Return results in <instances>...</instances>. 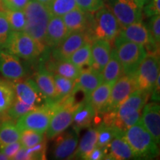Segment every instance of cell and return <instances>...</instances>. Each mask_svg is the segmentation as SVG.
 I'll return each instance as SVG.
<instances>
[{"label":"cell","instance_id":"obj_1","mask_svg":"<svg viewBox=\"0 0 160 160\" xmlns=\"http://www.w3.org/2000/svg\"><path fill=\"white\" fill-rule=\"evenodd\" d=\"M147 92L137 89L115 111L105 113L103 122L124 133L139 121L142 111L149 97Z\"/></svg>","mask_w":160,"mask_h":160},{"label":"cell","instance_id":"obj_2","mask_svg":"<svg viewBox=\"0 0 160 160\" xmlns=\"http://www.w3.org/2000/svg\"><path fill=\"white\" fill-rule=\"evenodd\" d=\"M23 11L26 19L24 31L45 49L46 30L52 16L47 5L37 0H30Z\"/></svg>","mask_w":160,"mask_h":160},{"label":"cell","instance_id":"obj_3","mask_svg":"<svg viewBox=\"0 0 160 160\" xmlns=\"http://www.w3.org/2000/svg\"><path fill=\"white\" fill-rule=\"evenodd\" d=\"M123 137L131 148L136 159H152L159 154L157 142L140 119L124 132Z\"/></svg>","mask_w":160,"mask_h":160},{"label":"cell","instance_id":"obj_4","mask_svg":"<svg viewBox=\"0 0 160 160\" xmlns=\"http://www.w3.org/2000/svg\"><path fill=\"white\" fill-rule=\"evenodd\" d=\"M114 43L116 53L122 66L124 74L133 75L148 54L145 48L119 36L115 38Z\"/></svg>","mask_w":160,"mask_h":160},{"label":"cell","instance_id":"obj_5","mask_svg":"<svg viewBox=\"0 0 160 160\" xmlns=\"http://www.w3.org/2000/svg\"><path fill=\"white\" fill-rule=\"evenodd\" d=\"M80 104L76 102L72 94L57 104L46 131L49 139L55 138L71 125L75 112Z\"/></svg>","mask_w":160,"mask_h":160},{"label":"cell","instance_id":"obj_6","mask_svg":"<svg viewBox=\"0 0 160 160\" xmlns=\"http://www.w3.org/2000/svg\"><path fill=\"white\" fill-rule=\"evenodd\" d=\"M5 50L16 57L32 61L39 57L45 48L25 31H12Z\"/></svg>","mask_w":160,"mask_h":160},{"label":"cell","instance_id":"obj_7","mask_svg":"<svg viewBox=\"0 0 160 160\" xmlns=\"http://www.w3.org/2000/svg\"><path fill=\"white\" fill-rule=\"evenodd\" d=\"M56 105L57 104H47L39 106L19 117L16 125L21 132L32 130L44 133L47 131Z\"/></svg>","mask_w":160,"mask_h":160},{"label":"cell","instance_id":"obj_8","mask_svg":"<svg viewBox=\"0 0 160 160\" xmlns=\"http://www.w3.org/2000/svg\"><path fill=\"white\" fill-rule=\"evenodd\" d=\"M96 12L91 37L95 40L105 39L109 42L114 40L121 28L114 15L104 5Z\"/></svg>","mask_w":160,"mask_h":160},{"label":"cell","instance_id":"obj_9","mask_svg":"<svg viewBox=\"0 0 160 160\" xmlns=\"http://www.w3.org/2000/svg\"><path fill=\"white\" fill-rule=\"evenodd\" d=\"M159 76V57L148 53L133 74L137 89L147 92L151 95Z\"/></svg>","mask_w":160,"mask_h":160},{"label":"cell","instance_id":"obj_10","mask_svg":"<svg viewBox=\"0 0 160 160\" xmlns=\"http://www.w3.org/2000/svg\"><path fill=\"white\" fill-rule=\"evenodd\" d=\"M107 8L114 15L121 28L142 21V8L134 0H109Z\"/></svg>","mask_w":160,"mask_h":160},{"label":"cell","instance_id":"obj_11","mask_svg":"<svg viewBox=\"0 0 160 160\" xmlns=\"http://www.w3.org/2000/svg\"><path fill=\"white\" fill-rule=\"evenodd\" d=\"M118 36L124 39L128 40L145 48L147 53L157 55L159 47L152 38L151 33L142 22H135L120 28Z\"/></svg>","mask_w":160,"mask_h":160},{"label":"cell","instance_id":"obj_12","mask_svg":"<svg viewBox=\"0 0 160 160\" xmlns=\"http://www.w3.org/2000/svg\"><path fill=\"white\" fill-rule=\"evenodd\" d=\"M137 89L133 75L124 74L112 85L109 100L105 113L115 111L124 100Z\"/></svg>","mask_w":160,"mask_h":160},{"label":"cell","instance_id":"obj_13","mask_svg":"<svg viewBox=\"0 0 160 160\" xmlns=\"http://www.w3.org/2000/svg\"><path fill=\"white\" fill-rule=\"evenodd\" d=\"M14 89L16 99L28 105L42 106L49 104L44 97L34 79H28L25 81L17 80L12 84Z\"/></svg>","mask_w":160,"mask_h":160},{"label":"cell","instance_id":"obj_14","mask_svg":"<svg viewBox=\"0 0 160 160\" xmlns=\"http://www.w3.org/2000/svg\"><path fill=\"white\" fill-rule=\"evenodd\" d=\"M87 42H91L87 33L82 31L71 32L61 43L53 48V57L59 60H68L71 56Z\"/></svg>","mask_w":160,"mask_h":160},{"label":"cell","instance_id":"obj_15","mask_svg":"<svg viewBox=\"0 0 160 160\" xmlns=\"http://www.w3.org/2000/svg\"><path fill=\"white\" fill-rule=\"evenodd\" d=\"M62 18L68 33L77 31L85 32L91 39L93 25V18L91 13L85 12L77 8L65 13Z\"/></svg>","mask_w":160,"mask_h":160},{"label":"cell","instance_id":"obj_16","mask_svg":"<svg viewBox=\"0 0 160 160\" xmlns=\"http://www.w3.org/2000/svg\"><path fill=\"white\" fill-rule=\"evenodd\" d=\"M53 147V156L57 159H68L73 157L79 143L78 133L74 128L63 131L57 135Z\"/></svg>","mask_w":160,"mask_h":160},{"label":"cell","instance_id":"obj_17","mask_svg":"<svg viewBox=\"0 0 160 160\" xmlns=\"http://www.w3.org/2000/svg\"><path fill=\"white\" fill-rule=\"evenodd\" d=\"M0 73L7 79L17 81L25 76V70L19 58L0 48Z\"/></svg>","mask_w":160,"mask_h":160},{"label":"cell","instance_id":"obj_18","mask_svg":"<svg viewBox=\"0 0 160 160\" xmlns=\"http://www.w3.org/2000/svg\"><path fill=\"white\" fill-rule=\"evenodd\" d=\"M140 122L159 145L160 142V107L157 102L144 106Z\"/></svg>","mask_w":160,"mask_h":160},{"label":"cell","instance_id":"obj_19","mask_svg":"<svg viewBox=\"0 0 160 160\" xmlns=\"http://www.w3.org/2000/svg\"><path fill=\"white\" fill-rule=\"evenodd\" d=\"M103 82L101 73L91 68L85 70H82L79 77L75 80L74 88L72 94L78 91L82 92L85 95V99L88 96L97 88L98 86Z\"/></svg>","mask_w":160,"mask_h":160},{"label":"cell","instance_id":"obj_20","mask_svg":"<svg viewBox=\"0 0 160 160\" xmlns=\"http://www.w3.org/2000/svg\"><path fill=\"white\" fill-rule=\"evenodd\" d=\"M68 33L62 17L52 15L46 30L45 46L52 48L57 47Z\"/></svg>","mask_w":160,"mask_h":160},{"label":"cell","instance_id":"obj_21","mask_svg":"<svg viewBox=\"0 0 160 160\" xmlns=\"http://www.w3.org/2000/svg\"><path fill=\"white\" fill-rule=\"evenodd\" d=\"M92 69L101 73L110 59L111 45L109 41L105 39H96L91 45Z\"/></svg>","mask_w":160,"mask_h":160},{"label":"cell","instance_id":"obj_22","mask_svg":"<svg viewBox=\"0 0 160 160\" xmlns=\"http://www.w3.org/2000/svg\"><path fill=\"white\" fill-rule=\"evenodd\" d=\"M34 81L48 102L49 104L59 103L53 73L45 68H40L36 73Z\"/></svg>","mask_w":160,"mask_h":160},{"label":"cell","instance_id":"obj_23","mask_svg":"<svg viewBox=\"0 0 160 160\" xmlns=\"http://www.w3.org/2000/svg\"><path fill=\"white\" fill-rule=\"evenodd\" d=\"M108 153H106L105 159L126 160L136 159L134 153L132 151L127 141L123 136L116 137L107 146Z\"/></svg>","mask_w":160,"mask_h":160},{"label":"cell","instance_id":"obj_24","mask_svg":"<svg viewBox=\"0 0 160 160\" xmlns=\"http://www.w3.org/2000/svg\"><path fill=\"white\" fill-rule=\"evenodd\" d=\"M45 68L47 71L53 74H57L73 80H76L79 77L82 70L73 65L69 60L56 59L48 62Z\"/></svg>","mask_w":160,"mask_h":160},{"label":"cell","instance_id":"obj_25","mask_svg":"<svg viewBox=\"0 0 160 160\" xmlns=\"http://www.w3.org/2000/svg\"><path fill=\"white\" fill-rule=\"evenodd\" d=\"M111 84L102 82L85 99V101L93 108L97 113H105L106 105L111 94Z\"/></svg>","mask_w":160,"mask_h":160},{"label":"cell","instance_id":"obj_26","mask_svg":"<svg viewBox=\"0 0 160 160\" xmlns=\"http://www.w3.org/2000/svg\"><path fill=\"white\" fill-rule=\"evenodd\" d=\"M97 112L88 102L85 101V102L81 103L73 117V128L79 133L81 129L90 128L93 124Z\"/></svg>","mask_w":160,"mask_h":160},{"label":"cell","instance_id":"obj_27","mask_svg":"<svg viewBox=\"0 0 160 160\" xmlns=\"http://www.w3.org/2000/svg\"><path fill=\"white\" fill-rule=\"evenodd\" d=\"M103 82L113 85L117 80L124 75V71L122 64L118 59L115 49L111 50V57L101 72Z\"/></svg>","mask_w":160,"mask_h":160},{"label":"cell","instance_id":"obj_28","mask_svg":"<svg viewBox=\"0 0 160 160\" xmlns=\"http://www.w3.org/2000/svg\"><path fill=\"white\" fill-rule=\"evenodd\" d=\"M97 144V129L90 128L82 137L73 157L86 159Z\"/></svg>","mask_w":160,"mask_h":160},{"label":"cell","instance_id":"obj_29","mask_svg":"<svg viewBox=\"0 0 160 160\" xmlns=\"http://www.w3.org/2000/svg\"><path fill=\"white\" fill-rule=\"evenodd\" d=\"M21 131L13 120L7 119L0 123V148L19 141Z\"/></svg>","mask_w":160,"mask_h":160},{"label":"cell","instance_id":"obj_30","mask_svg":"<svg viewBox=\"0 0 160 160\" xmlns=\"http://www.w3.org/2000/svg\"><path fill=\"white\" fill-rule=\"evenodd\" d=\"M97 144L99 148H105L111 143L116 137L123 136L124 133L119 131L113 126L102 122L97 128Z\"/></svg>","mask_w":160,"mask_h":160},{"label":"cell","instance_id":"obj_31","mask_svg":"<svg viewBox=\"0 0 160 160\" xmlns=\"http://www.w3.org/2000/svg\"><path fill=\"white\" fill-rule=\"evenodd\" d=\"M91 42H87L82 46L77 49L69 58V61L77 66L79 68L83 69L85 66L91 68Z\"/></svg>","mask_w":160,"mask_h":160},{"label":"cell","instance_id":"obj_32","mask_svg":"<svg viewBox=\"0 0 160 160\" xmlns=\"http://www.w3.org/2000/svg\"><path fill=\"white\" fill-rule=\"evenodd\" d=\"M53 80H54L56 91L57 93L58 101L60 102L72 94L75 86V80L57 74H53Z\"/></svg>","mask_w":160,"mask_h":160},{"label":"cell","instance_id":"obj_33","mask_svg":"<svg viewBox=\"0 0 160 160\" xmlns=\"http://www.w3.org/2000/svg\"><path fill=\"white\" fill-rule=\"evenodd\" d=\"M47 7L53 16L62 17L69 11L77 8V5L75 0H51Z\"/></svg>","mask_w":160,"mask_h":160},{"label":"cell","instance_id":"obj_34","mask_svg":"<svg viewBox=\"0 0 160 160\" xmlns=\"http://www.w3.org/2000/svg\"><path fill=\"white\" fill-rule=\"evenodd\" d=\"M3 11L5 12L12 31H24L26 19L23 10L13 11V10L4 9Z\"/></svg>","mask_w":160,"mask_h":160},{"label":"cell","instance_id":"obj_35","mask_svg":"<svg viewBox=\"0 0 160 160\" xmlns=\"http://www.w3.org/2000/svg\"><path fill=\"white\" fill-rule=\"evenodd\" d=\"M16 99L12 84L0 81V110L6 111Z\"/></svg>","mask_w":160,"mask_h":160},{"label":"cell","instance_id":"obj_36","mask_svg":"<svg viewBox=\"0 0 160 160\" xmlns=\"http://www.w3.org/2000/svg\"><path fill=\"white\" fill-rule=\"evenodd\" d=\"M38 107H39V106L28 105V104L24 103L19 99H15L12 105L9 107V108L6 111V113H7L9 119L17 120L22 116L27 113L28 112L32 111V110L37 108Z\"/></svg>","mask_w":160,"mask_h":160},{"label":"cell","instance_id":"obj_37","mask_svg":"<svg viewBox=\"0 0 160 160\" xmlns=\"http://www.w3.org/2000/svg\"><path fill=\"white\" fill-rule=\"evenodd\" d=\"M44 140L42 133L32 131V130H25L21 132L19 142L24 148H31L37 144L42 142Z\"/></svg>","mask_w":160,"mask_h":160},{"label":"cell","instance_id":"obj_38","mask_svg":"<svg viewBox=\"0 0 160 160\" xmlns=\"http://www.w3.org/2000/svg\"><path fill=\"white\" fill-rule=\"evenodd\" d=\"M12 33L11 26L4 11H0V48L5 49Z\"/></svg>","mask_w":160,"mask_h":160},{"label":"cell","instance_id":"obj_39","mask_svg":"<svg viewBox=\"0 0 160 160\" xmlns=\"http://www.w3.org/2000/svg\"><path fill=\"white\" fill-rule=\"evenodd\" d=\"M45 141L42 142L31 148H25L26 160L31 159H44L45 158Z\"/></svg>","mask_w":160,"mask_h":160},{"label":"cell","instance_id":"obj_40","mask_svg":"<svg viewBox=\"0 0 160 160\" xmlns=\"http://www.w3.org/2000/svg\"><path fill=\"white\" fill-rule=\"evenodd\" d=\"M77 8L85 12L93 13L104 5L103 0H75Z\"/></svg>","mask_w":160,"mask_h":160},{"label":"cell","instance_id":"obj_41","mask_svg":"<svg viewBox=\"0 0 160 160\" xmlns=\"http://www.w3.org/2000/svg\"><path fill=\"white\" fill-rule=\"evenodd\" d=\"M148 29L154 42L159 45L160 42V16L155 15L150 19Z\"/></svg>","mask_w":160,"mask_h":160},{"label":"cell","instance_id":"obj_42","mask_svg":"<svg viewBox=\"0 0 160 160\" xmlns=\"http://www.w3.org/2000/svg\"><path fill=\"white\" fill-rule=\"evenodd\" d=\"M144 13L148 17L160 14V0H150L142 8Z\"/></svg>","mask_w":160,"mask_h":160},{"label":"cell","instance_id":"obj_43","mask_svg":"<svg viewBox=\"0 0 160 160\" xmlns=\"http://www.w3.org/2000/svg\"><path fill=\"white\" fill-rule=\"evenodd\" d=\"M30 0H2L4 9L19 11L23 10Z\"/></svg>","mask_w":160,"mask_h":160},{"label":"cell","instance_id":"obj_44","mask_svg":"<svg viewBox=\"0 0 160 160\" xmlns=\"http://www.w3.org/2000/svg\"><path fill=\"white\" fill-rule=\"evenodd\" d=\"M22 148L21 142L19 141L11 143L0 148V151L7 156L9 159H13L14 156L17 154L18 151Z\"/></svg>","mask_w":160,"mask_h":160},{"label":"cell","instance_id":"obj_45","mask_svg":"<svg viewBox=\"0 0 160 160\" xmlns=\"http://www.w3.org/2000/svg\"><path fill=\"white\" fill-rule=\"evenodd\" d=\"M107 153V147L99 148L96 147L88 156L87 160H101L105 159Z\"/></svg>","mask_w":160,"mask_h":160},{"label":"cell","instance_id":"obj_46","mask_svg":"<svg viewBox=\"0 0 160 160\" xmlns=\"http://www.w3.org/2000/svg\"><path fill=\"white\" fill-rule=\"evenodd\" d=\"M159 82H160V75L158 77L157 82H156V84L154 85V88H153V91H152L151 93V98L152 99L154 100V101H159V88H160V85H159Z\"/></svg>","mask_w":160,"mask_h":160},{"label":"cell","instance_id":"obj_47","mask_svg":"<svg viewBox=\"0 0 160 160\" xmlns=\"http://www.w3.org/2000/svg\"><path fill=\"white\" fill-rule=\"evenodd\" d=\"M7 119H8V117L7 113H6V111H2V110H0V123H1L2 122L5 121V120H7Z\"/></svg>","mask_w":160,"mask_h":160},{"label":"cell","instance_id":"obj_48","mask_svg":"<svg viewBox=\"0 0 160 160\" xmlns=\"http://www.w3.org/2000/svg\"><path fill=\"white\" fill-rule=\"evenodd\" d=\"M134 1L137 3V5H139L140 8H142L144 7V5H146V4L150 0H134Z\"/></svg>","mask_w":160,"mask_h":160},{"label":"cell","instance_id":"obj_49","mask_svg":"<svg viewBox=\"0 0 160 160\" xmlns=\"http://www.w3.org/2000/svg\"><path fill=\"white\" fill-rule=\"evenodd\" d=\"M37 1L39 2H40V3L43 4V5H48L50 3V2L51 1V0H37Z\"/></svg>","mask_w":160,"mask_h":160},{"label":"cell","instance_id":"obj_50","mask_svg":"<svg viewBox=\"0 0 160 160\" xmlns=\"http://www.w3.org/2000/svg\"><path fill=\"white\" fill-rule=\"evenodd\" d=\"M8 159H9L8 157L0 151V160H8Z\"/></svg>","mask_w":160,"mask_h":160},{"label":"cell","instance_id":"obj_51","mask_svg":"<svg viewBox=\"0 0 160 160\" xmlns=\"http://www.w3.org/2000/svg\"><path fill=\"white\" fill-rule=\"evenodd\" d=\"M2 10H4L2 2V0H0V11H2Z\"/></svg>","mask_w":160,"mask_h":160}]
</instances>
